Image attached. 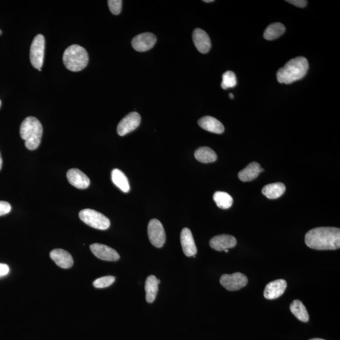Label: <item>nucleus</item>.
Returning a JSON list of instances; mask_svg holds the SVG:
<instances>
[{"instance_id":"2f4dec72","label":"nucleus","mask_w":340,"mask_h":340,"mask_svg":"<svg viewBox=\"0 0 340 340\" xmlns=\"http://www.w3.org/2000/svg\"><path fill=\"white\" fill-rule=\"evenodd\" d=\"M9 271L10 268L7 265L0 263V278L7 275Z\"/></svg>"},{"instance_id":"f3484780","label":"nucleus","mask_w":340,"mask_h":340,"mask_svg":"<svg viewBox=\"0 0 340 340\" xmlns=\"http://www.w3.org/2000/svg\"><path fill=\"white\" fill-rule=\"evenodd\" d=\"M51 259L58 267L68 269L72 267L73 259L69 252L62 249H55L51 251Z\"/></svg>"},{"instance_id":"1a4fd4ad","label":"nucleus","mask_w":340,"mask_h":340,"mask_svg":"<svg viewBox=\"0 0 340 340\" xmlns=\"http://www.w3.org/2000/svg\"><path fill=\"white\" fill-rule=\"evenodd\" d=\"M141 120V116L137 112H131L128 114L118 124V134L120 136H124L131 133L139 127Z\"/></svg>"},{"instance_id":"6e6552de","label":"nucleus","mask_w":340,"mask_h":340,"mask_svg":"<svg viewBox=\"0 0 340 340\" xmlns=\"http://www.w3.org/2000/svg\"><path fill=\"white\" fill-rule=\"evenodd\" d=\"M220 283L225 289L229 291L240 290L248 284V279L244 274L237 272L231 274H224L221 276Z\"/></svg>"},{"instance_id":"412c9836","label":"nucleus","mask_w":340,"mask_h":340,"mask_svg":"<svg viewBox=\"0 0 340 340\" xmlns=\"http://www.w3.org/2000/svg\"><path fill=\"white\" fill-rule=\"evenodd\" d=\"M286 186L282 183H271L263 188L262 193L269 199H277L286 192Z\"/></svg>"},{"instance_id":"f257e3e1","label":"nucleus","mask_w":340,"mask_h":340,"mask_svg":"<svg viewBox=\"0 0 340 340\" xmlns=\"http://www.w3.org/2000/svg\"><path fill=\"white\" fill-rule=\"evenodd\" d=\"M309 248L317 250H334L340 248V229L333 227H321L310 230L305 236Z\"/></svg>"},{"instance_id":"ddd939ff","label":"nucleus","mask_w":340,"mask_h":340,"mask_svg":"<svg viewBox=\"0 0 340 340\" xmlns=\"http://www.w3.org/2000/svg\"><path fill=\"white\" fill-rule=\"evenodd\" d=\"M287 282L285 280L279 279L270 282L266 286L264 297L267 300H275L284 294L287 288Z\"/></svg>"},{"instance_id":"c756f323","label":"nucleus","mask_w":340,"mask_h":340,"mask_svg":"<svg viewBox=\"0 0 340 340\" xmlns=\"http://www.w3.org/2000/svg\"><path fill=\"white\" fill-rule=\"evenodd\" d=\"M12 209L9 203L5 201H0V216L7 215Z\"/></svg>"},{"instance_id":"20e7f679","label":"nucleus","mask_w":340,"mask_h":340,"mask_svg":"<svg viewBox=\"0 0 340 340\" xmlns=\"http://www.w3.org/2000/svg\"><path fill=\"white\" fill-rule=\"evenodd\" d=\"M62 60L68 70L78 72L86 68L89 61V54L83 47L72 45L66 49Z\"/></svg>"},{"instance_id":"72a5a7b5","label":"nucleus","mask_w":340,"mask_h":340,"mask_svg":"<svg viewBox=\"0 0 340 340\" xmlns=\"http://www.w3.org/2000/svg\"><path fill=\"white\" fill-rule=\"evenodd\" d=\"M204 2H205V3H211V2H213L214 1H213V0H205V1H204Z\"/></svg>"},{"instance_id":"6ab92c4d","label":"nucleus","mask_w":340,"mask_h":340,"mask_svg":"<svg viewBox=\"0 0 340 340\" xmlns=\"http://www.w3.org/2000/svg\"><path fill=\"white\" fill-rule=\"evenodd\" d=\"M263 171L264 169L261 168L259 163L252 162L249 163L245 168L241 170L238 174V178L243 182H250V181L256 179L260 173Z\"/></svg>"},{"instance_id":"58836bf2","label":"nucleus","mask_w":340,"mask_h":340,"mask_svg":"<svg viewBox=\"0 0 340 340\" xmlns=\"http://www.w3.org/2000/svg\"><path fill=\"white\" fill-rule=\"evenodd\" d=\"M2 32L1 30H0V35H2Z\"/></svg>"},{"instance_id":"cd10ccee","label":"nucleus","mask_w":340,"mask_h":340,"mask_svg":"<svg viewBox=\"0 0 340 340\" xmlns=\"http://www.w3.org/2000/svg\"><path fill=\"white\" fill-rule=\"evenodd\" d=\"M116 278L113 276H105L95 280L93 282V285L96 288L98 289H103V288L111 286L115 282Z\"/></svg>"},{"instance_id":"a211bd4d","label":"nucleus","mask_w":340,"mask_h":340,"mask_svg":"<svg viewBox=\"0 0 340 340\" xmlns=\"http://www.w3.org/2000/svg\"><path fill=\"white\" fill-rule=\"evenodd\" d=\"M198 124L203 130L210 133L220 134L224 133V127L216 118L205 116L199 120Z\"/></svg>"},{"instance_id":"aec40b11","label":"nucleus","mask_w":340,"mask_h":340,"mask_svg":"<svg viewBox=\"0 0 340 340\" xmlns=\"http://www.w3.org/2000/svg\"><path fill=\"white\" fill-rule=\"evenodd\" d=\"M160 284V280L154 275H150L146 279L145 284L146 290V299L148 303H153L156 300L158 292V286Z\"/></svg>"},{"instance_id":"9d476101","label":"nucleus","mask_w":340,"mask_h":340,"mask_svg":"<svg viewBox=\"0 0 340 340\" xmlns=\"http://www.w3.org/2000/svg\"><path fill=\"white\" fill-rule=\"evenodd\" d=\"M90 249L96 257L105 261L116 262L120 259L119 253L115 249L102 244H93Z\"/></svg>"},{"instance_id":"dca6fc26","label":"nucleus","mask_w":340,"mask_h":340,"mask_svg":"<svg viewBox=\"0 0 340 340\" xmlns=\"http://www.w3.org/2000/svg\"><path fill=\"white\" fill-rule=\"evenodd\" d=\"M193 40L197 50L202 54L210 51L211 42L209 35L201 29H196L193 32Z\"/></svg>"},{"instance_id":"a878e982","label":"nucleus","mask_w":340,"mask_h":340,"mask_svg":"<svg viewBox=\"0 0 340 340\" xmlns=\"http://www.w3.org/2000/svg\"><path fill=\"white\" fill-rule=\"evenodd\" d=\"M213 199L217 206L222 209H227L232 206V197L229 194L224 193V192H216L214 194Z\"/></svg>"},{"instance_id":"c85d7f7f","label":"nucleus","mask_w":340,"mask_h":340,"mask_svg":"<svg viewBox=\"0 0 340 340\" xmlns=\"http://www.w3.org/2000/svg\"><path fill=\"white\" fill-rule=\"evenodd\" d=\"M108 5L112 14L117 15L121 12L122 5L121 0H109Z\"/></svg>"},{"instance_id":"e433bc0d","label":"nucleus","mask_w":340,"mask_h":340,"mask_svg":"<svg viewBox=\"0 0 340 340\" xmlns=\"http://www.w3.org/2000/svg\"><path fill=\"white\" fill-rule=\"evenodd\" d=\"M225 252H226V253H228L229 252L228 249H226V250H225Z\"/></svg>"},{"instance_id":"4be33fe9","label":"nucleus","mask_w":340,"mask_h":340,"mask_svg":"<svg viewBox=\"0 0 340 340\" xmlns=\"http://www.w3.org/2000/svg\"><path fill=\"white\" fill-rule=\"evenodd\" d=\"M112 180L115 185L122 190L123 193H128L130 190V183L127 177L121 170L114 169L112 172Z\"/></svg>"},{"instance_id":"b1692460","label":"nucleus","mask_w":340,"mask_h":340,"mask_svg":"<svg viewBox=\"0 0 340 340\" xmlns=\"http://www.w3.org/2000/svg\"><path fill=\"white\" fill-rule=\"evenodd\" d=\"M290 309L292 313L301 322H308L309 319L308 311L303 303L299 300L292 302L290 306Z\"/></svg>"},{"instance_id":"0eeeda50","label":"nucleus","mask_w":340,"mask_h":340,"mask_svg":"<svg viewBox=\"0 0 340 340\" xmlns=\"http://www.w3.org/2000/svg\"><path fill=\"white\" fill-rule=\"evenodd\" d=\"M148 237L151 243L156 248L163 247L166 241V234L162 224L158 219L150 221L147 227Z\"/></svg>"},{"instance_id":"4468645a","label":"nucleus","mask_w":340,"mask_h":340,"mask_svg":"<svg viewBox=\"0 0 340 340\" xmlns=\"http://www.w3.org/2000/svg\"><path fill=\"white\" fill-rule=\"evenodd\" d=\"M67 178L71 185L78 189H86L90 184L89 178L77 168L68 170Z\"/></svg>"},{"instance_id":"393cba45","label":"nucleus","mask_w":340,"mask_h":340,"mask_svg":"<svg viewBox=\"0 0 340 340\" xmlns=\"http://www.w3.org/2000/svg\"><path fill=\"white\" fill-rule=\"evenodd\" d=\"M286 31V27L281 23H274L270 25L266 29L263 34L266 40H272L278 39Z\"/></svg>"},{"instance_id":"7c9ffc66","label":"nucleus","mask_w":340,"mask_h":340,"mask_svg":"<svg viewBox=\"0 0 340 340\" xmlns=\"http://www.w3.org/2000/svg\"><path fill=\"white\" fill-rule=\"evenodd\" d=\"M286 2L294 5L295 7L300 8L306 7L307 4H308V1H306V0H288Z\"/></svg>"},{"instance_id":"bb28decb","label":"nucleus","mask_w":340,"mask_h":340,"mask_svg":"<svg viewBox=\"0 0 340 340\" xmlns=\"http://www.w3.org/2000/svg\"><path fill=\"white\" fill-rule=\"evenodd\" d=\"M237 84V76L234 72L227 71L223 75V81L221 83L222 89L226 90L233 88Z\"/></svg>"},{"instance_id":"4c0bfd02","label":"nucleus","mask_w":340,"mask_h":340,"mask_svg":"<svg viewBox=\"0 0 340 340\" xmlns=\"http://www.w3.org/2000/svg\"><path fill=\"white\" fill-rule=\"evenodd\" d=\"M1 105H2V101L1 100H0V108H1Z\"/></svg>"},{"instance_id":"423d86ee","label":"nucleus","mask_w":340,"mask_h":340,"mask_svg":"<svg viewBox=\"0 0 340 340\" xmlns=\"http://www.w3.org/2000/svg\"><path fill=\"white\" fill-rule=\"evenodd\" d=\"M45 38L42 34L37 35L34 38L30 50V59L35 69L41 71L44 57H45Z\"/></svg>"},{"instance_id":"2eb2a0df","label":"nucleus","mask_w":340,"mask_h":340,"mask_svg":"<svg viewBox=\"0 0 340 340\" xmlns=\"http://www.w3.org/2000/svg\"><path fill=\"white\" fill-rule=\"evenodd\" d=\"M183 253L186 257H194L197 253V249L195 243L193 233L188 228H183L180 235Z\"/></svg>"},{"instance_id":"9b49d317","label":"nucleus","mask_w":340,"mask_h":340,"mask_svg":"<svg viewBox=\"0 0 340 340\" xmlns=\"http://www.w3.org/2000/svg\"><path fill=\"white\" fill-rule=\"evenodd\" d=\"M156 42V37L152 33L146 32L137 35L132 40V46L136 51L145 52L150 50Z\"/></svg>"},{"instance_id":"f8f14e48","label":"nucleus","mask_w":340,"mask_h":340,"mask_svg":"<svg viewBox=\"0 0 340 340\" xmlns=\"http://www.w3.org/2000/svg\"><path fill=\"white\" fill-rule=\"evenodd\" d=\"M210 247L216 251H222L234 248L237 244V239L232 236L221 235L216 236L210 240Z\"/></svg>"},{"instance_id":"7ed1b4c3","label":"nucleus","mask_w":340,"mask_h":340,"mask_svg":"<svg viewBox=\"0 0 340 340\" xmlns=\"http://www.w3.org/2000/svg\"><path fill=\"white\" fill-rule=\"evenodd\" d=\"M43 133L42 125L34 117H28L22 122L20 129L21 138L29 150H36L39 146Z\"/></svg>"},{"instance_id":"f03ea898","label":"nucleus","mask_w":340,"mask_h":340,"mask_svg":"<svg viewBox=\"0 0 340 340\" xmlns=\"http://www.w3.org/2000/svg\"><path fill=\"white\" fill-rule=\"evenodd\" d=\"M309 69L308 60L304 57L290 59L277 73V79L280 83L291 84L306 76Z\"/></svg>"},{"instance_id":"473e14b6","label":"nucleus","mask_w":340,"mask_h":340,"mask_svg":"<svg viewBox=\"0 0 340 340\" xmlns=\"http://www.w3.org/2000/svg\"><path fill=\"white\" fill-rule=\"evenodd\" d=\"M2 163H3V160L1 156V153H0V170H1L2 168Z\"/></svg>"},{"instance_id":"39448f33","label":"nucleus","mask_w":340,"mask_h":340,"mask_svg":"<svg viewBox=\"0 0 340 340\" xmlns=\"http://www.w3.org/2000/svg\"><path fill=\"white\" fill-rule=\"evenodd\" d=\"M79 217L83 223L95 229L106 230L111 226L109 219L95 210H81L79 213Z\"/></svg>"},{"instance_id":"5701e85b","label":"nucleus","mask_w":340,"mask_h":340,"mask_svg":"<svg viewBox=\"0 0 340 340\" xmlns=\"http://www.w3.org/2000/svg\"><path fill=\"white\" fill-rule=\"evenodd\" d=\"M195 158L199 162L209 163L215 162L218 159V156L210 147H201L198 148L195 152Z\"/></svg>"},{"instance_id":"f704fd0d","label":"nucleus","mask_w":340,"mask_h":340,"mask_svg":"<svg viewBox=\"0 0 340 340\" xmlns=\"http://www.w3.org/2000/svg\"><path fill=\"white\" fill-rule=\"evenodd\" d=\"M229 97H230V98H231V99H232V98H234V96H233V95L232 94V93H230V94H229Z\"/></svg>"},{"instance_id":"c9c22d12","label":"nucleus","mask_w":340,"mask_h":340,"mask_svg":"<svg viewBox=\"0 0 340 340\" xmlns=\"http://www.w3.org/2000/svg\"><path fill=\"white\" fill-rule=\"evenodd\" d=\"M309 340H325V339H321V338H313V339H309Z\"/></svg>"}]
</instances>
